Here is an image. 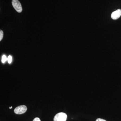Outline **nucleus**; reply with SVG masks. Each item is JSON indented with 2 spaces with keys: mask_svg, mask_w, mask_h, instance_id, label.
<instances>
[{
  "mask_svg": "<svg viewBox=\"0 0 121 121\" xmlns=\"http://www.w3.org/2000/svg\"><path fill=\"white\" fill-rule=\"evenodd\" d=\"M67 118V115L64 113H58L55 116L54 121H66Z\"/></svg>",
  "mask_w": 121,
  "mask_h": 121,
  "instance_id": "f257e3e1",
  "label": "nucleus"
},
{
  "mask_svg": "<svg viewBox=\"0 0 121 121\" xmlns=\"http://www.w3.org/2000/svg\"><path fill=\"white\" fill-rule=\"evenodd\" d=\"M12 4L13 6L17 12L20 13L22 11V5L20 2L18 0H12Z\"/></svg>",
  "mask_w": 121,
  "mask_h": 121,
  "instance_id": "f03ea898",
  "label": "nucleus"
},
{
  "mask_svg": "<svg viewBox=\"0 0 121 121\" xmlns=\"http://www.w3.org/2000/svg\"><path fill=\"white\" fill-rule=\"evenodd\" d=\"M27 109V108L26 106L22 105L15 108L14 111L16 114H21L26 112Z\"/></svg>",
  "mask_w": 121,
  "mask_h": 121,
  "instance_id": "7ed1b4c3",
  "label": "nucleus"
},
{
  "mask_svg": "<svg viewBox=\"0 0 121 121\" xmlns=\"http://www.w3.org/2000/svg\"><path fill=\"white\" fill-rule=\"evenodd\" d=\"M121 16V10L118 9L113 12L111 15V17L113 19L117 20Z\"/></svg>",
  "mask_w": 121,
  "mask_h": 121,
  "instance_id": "20e7f679",
  "label": "nucleus"
},
{
  "mask_svg": "<svg viewBox=\"0 0 121 121\" xmlns=\"http://www.w3.org/2000/svg\"><path fill=\"white\" fill-rule=\"evenodd\" d=\"M7 60H8V59H7V56L5 55H4L2 56V60H1L2 62L4 63L6 62Z\"/></svg>",
  "mask_w": 121,
  "mask_h": 121,
  "instance_id": "39448f33",
  "label": "nucleus"
},
{
  "mask_svg": "<svg viewBox=\"0 0 121 121\" xmlns=\"http://www.w3.org/2000/svg\"><path fill=\"white\" fill-rule=\"evenodd\" d=\"M4 36V33L2 30H0V41H1Z\"/></svg>",
  "mask_w": 121,
  "mask_h": 121,
  "instance_id": "423d86ee",
  "label": "nucleus"
},
{
  "mask_svg": "<svg viewBox=\"0 0 121 121\" xmlns=\"http://www.w3.org/2000/svg\"><path fill=\"white\" fill-rule=\"evenodd\" d=\"M12 58L11 56H9L8 57V62L9 63L11 64L12 63Z\"/></svg>",
  "mask_w": 121,
  "mask_h": 121,
  "instance_id": "0eeeda50",
  "label": "nucleus"
},
{
  "mask_svg": "<svg viewBox=\"0 0 121 121\" xmlns=\"http://www.w3.org/2000/svg\"><path fill=\"white\" fill-rule=\"evenodd\" d=\"M33 121H41L40 119L38 117H36L35 118V119H33Z\"/></svg>",
  "mask_w": 121,
  "mask_h": 121,
  "instance_id": "6e6552de",
  "label": "nucleus"
},
{
  "mask_svg": "<svg viewBox=\"0 0 121 121\" xmlns=\"http://www.w3.org/2000/svg\"><path fill=\"white\" fill-rule=\"evenodd\" d=\"M96 121H106L104 119H101V118H98L96 120Z\"/></svg>",
  "mask_w": 121,
  "mask_h": 121,
  "instance_id": "1a4fd4ad",
  "label": "nucleus"
},
{
  "mask_svg": "<svg viewBox=\"0 0 121 121\" xmlns=\"http://www.w3.org/2000/svg\"><path fill=\"white\" fill-rule=\"evenodd\" d=\"M9 109H11V108H12V107H9Z\"/></svg>",
  "mask_w": 121,
  "mask_h": 121,
  "instance_id": "9d476101",
  "label": "nucleus"
}]
</instances>
